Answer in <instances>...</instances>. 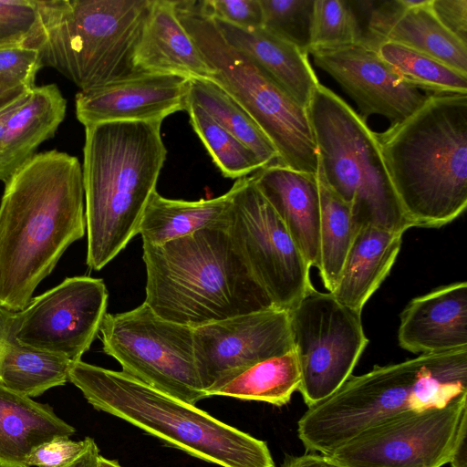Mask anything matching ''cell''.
<instances>
[{"label":"cell","mask_w":467,"mask_h":467,"mask_svg":"<svg viewBox=\"0 0 467 467\" xmlns=\"http://www.w3.org/2000/svg\"><path fill=\"white\" fill-rule=\"evenodd\" d=\"M85 233L78 158L57 150L35 154L5 182L0 202V306L23 310Z\"/></svg>","instance_id":"1"},{"label":"cell","mask_w":467,"mask_h":467,"mask_svg":"<svg viewBox=\"0 0 467 467\" xmlns=\"http://www.w3.org/2000/svg\"><path fill=\"white\" fill-rule=\"evenodd\" d=\"M161 123L111 121L85 127L86 264L92 270H101L139 234L166 160Z\"/></svg>","instance_id":"2"},{"label":"cell","mask_w":467,"mask_h":467,"mask_svg":"<svg viewBox=\"0 0 467 467\" xmlns=\"http://www.w3.org/2000/svg\"><path fill=\"white\" fill-rule=\"evenodd\" d=\"M375 136L412 227H441L467 206V95H430Z\"/></svg>","instance_id":"3"},{"label":"cell","mask_w":467,"mask_h":467,"mask_svg":"<svg viewBox=\"0 0 467 467\" xmlns=\"http://www.w3.org/2000/svg\"><path fill=\"white\" fill-rule=\"evenodd\" d=\"M142 249L144 302L164 319L196 328L275 307L227 229H202Z\"/></svg>","instance_id":"4"},{"label":"cell","mask_w":467,"mask_h":467,"mask_svg":"<svg viewBox=\"0 0 467 467\" xmlns=\"http://www.w3.org/2000/svg\"><path fill=\"white\" fill-rule=\"evenodd\" d=\"M467 395V348L420 354L350 376L297 423L308 451L328 455L367 428L400 413L443 407Z\"/></svg>","instance_id":"5"},{"label":"cell","mask_w":467,"mask_h":467,"mask_svg":"<svg viewBox=\"0 0 467 467\" xmlns=\"http://www.w3.org/2000/svg\"><path fill=\"white\" fill-rule=\"evenodd\" d=\"M68 381L94 409L221 467H275L267 443L123 371L71 362Z\"/></svg>","instance_id":"6"},{"label":"cell","mask_w":467,"mask_h":467,"mask_svg":"<svg viewBox=\"0 0 467 467\" xmlns=\"http://www.w3.org/2000/svg\"><path fill=\"white\" fill-rule=\"evenodd\" d=\"M152 0H36L43 66L88 91L139 74L134 55Z\"/></svg>","instance_id":"7"},{"label":"cell","mask_w":467,"mask_h":467,"mask_svg":"<svg viewBox=\"0 0 467 467\" xmlns=\"http://www.w3.org/2000/svg\"><path fill=\"white\" fill-rule=\"evenodd\" d=\"M318 169L349 207L356 231L374 226L403 234L412 225L396 194L375 132L342 99L318 84L307 107Z\"/></svg>","instance_id":"8"},{"label":"cell","mask_w":467,"mask_h":467,"mask_svg":"<svg viewBox=\"0 0 467 467\" xmlns=\"http://www.w3.org/2000/svg\"><path fill=\"white\" fill-rule=\"evenodd\" d=\"M179 19L213 69L211 80L227 91L255 120L275 146L279 163L317 174V149L307 109L260 66L232 47L201 1H176Z\"/></svg>","instance_id":"9"},{"label":"cell","mask_w":467,"mask_h":467,"mask_svg":"<svg viewBox=\"0 0 467 467\" xmlns=\"http://www.w3.org/2000/svg\"><path fill=\"white\" fill-rule=\"evenodd\" d=\"M193 331L159 317L145 302L130 311L107 313L99 328L103 351L124 373L192 405L206 399Z\"/></svg>","instance_id":"10"},{"label":"cell","mask_w":467,"mask_h":467,"mask_svg":"<svg viewBox=\"0 0 467 467\" xmlns=\"http://www.w3.org/2000/svg\"><path fill=\"white\" fill-rule=\"evenodd\" d=\"M288 313L301 372L297 390L311 407L330 397L351 376L368 339L361 314L330 292L312 288Z\"/></svg>","instance_id":"11"},{"label":"cell","mask_w":467,"mask_h":467,"mask_svg":"<svg viewBox=\"0 0 467 467\" xmlns=\"http://www.w3.org/2000/svg\"><path fill=\"white\" fill-rule=\"evenodd\" d=\"M227 232L273 305L291 310L312 289L310 265L253 176L234 183Z\"/></svg>","instance_id":"12"},{"label":"cell","mask_w":467,"mask_h":467,"mask_svg":"<svg viewBox=\"0 0 467 467\" xmlns=\"http://www.w3.org/2000/svg\"><path fill=\"white\" fill-rule=\"evenodd\" d=\"M465 418L467 395L443 407L405 411L384 420L327 456L342 467H441L450 461Z\"/></svg>","instance_id":"13"},{"label":"cell","mask_w":467,"mask_h":467,"mask_svg":"<svg viewBox=\"0 0 467 467\" xmlns=\"http://www.w3.org/2000/svg\"><path fill=\"white\" fill-rule=\"evenodd\" d=\"M108 298L102 279L67 277L16 312V338L35 350L79 361L99 333Z\"/></svg>","instance_id":"14"},{"label":"cell","mask_w":467,"mask_h":467,"mask_svg":"<svg viewBox=\"0 0 467 467\" xmlns=\"http://www.w3.org/2000/svg\"><path fill=\"white\" fill-rule=\"evenodd\" d=\"M193 346L205 392L258 362L293 350L289 313L271 307L202 325L194 328Z\"/></svg>","instance_id":"15"},{"label":"cell","mask_w":467,"mask_h":467,"mask_svg":"<svg viewBox=\"0 0 467 467\" xmlns=\"http://www.w3.org/2000/svg\"><path fill=\"white\" fill-rule=\"evenodd\" d=\"M315 64L330 75L356 102L366 121L373 114L387 118L390 125L401 122L417 111L430 95L408 85L363 43L313 48Z\"/></svg>","instance_id":"16"},{"label":"cell","mask_w":467,"mask_h":467,"mask_svg":"<svg viewBox=\"0 0 467 467\" xmlns=\"http://www.w3.org/2000/svg\"><path fill=\"white\" fill-rule=\"evenodd\" d=\"M189 82L177 75L139 73L78 92L76 116L84 127L111 121L163 120L185 110Z\"/></svg>","instance_id":"17"},{"label":"cell","mask_w":467,"mask_h":467,"mask_svg":"<svg viewBox=\"0 0 467 467\" xmlns=\"http://www.w3.org/2000/svg\"><path fill=\"white\" fill-rule=\"evenodd\" d=\"M430 2H371L362 43L373 49L381 42L400 44L467 74V45L441 25Z\"/></svg>","instance_id":"18"},{"label":"cell","mask_w":467,"mask_h":467,"mask_svg":"<svg viewBox=\"0 0 467 467\" xmlns=\"http://www.w3.org/2000/svg\"><path fill=\"white\" fill-rule=\"evenodd\" d=\"M398 341L405 350L420 354L467 348V283L410 300L400 315Z\"/></svg>","instance_id":"19"},{"label":"cell","mask_w":467,"mask_h":467,"mask_svg":"<svg viewBox=\"0 0 467 467\" xmlns=\"http://www.w3.org/2000/svg\"><path fill=\"white\" fill-rule=\"evenodd\" d=\"M253 179L309 265L317 268L321 204L317 174L275 162L257 171Z\"/></svg>","instance_id":"20"},{"label":"cell","mask_w":467,"mask_h":467,"mask_svg":"<svg viewBox=\"0 0 467 467\" xmlns=\"http://www.w3.org/2000/svg\"><path fill=\"white\" fill-rule=\"evenodd\" d=\"M139 73L177 75L189 79H212L192 37L182 25L176 1L152 0L134 55Z\"/></svg>","instance_id":"21"},{"label":"cell","mask_w":467,"mask_h":467,"mask_svg":"<svg viewBox=\"0 0 467 467\" xmlns=\"http://www.w3.org/2000/svg\"><path fill=\"white\" fill-rule=\"evenodd\" d=\"M213 20L232 47L252 58L301 106L307 109L319 84L307 58L308 54L264 27L244 29Z\"/></svg>","instance_id":"22"},{"label":"cell","mask_w":467,"mask_h":467,"mask_svg":"<svg viewBox=\"0 0 467 467\" xmlns=\"http://www.w3.org/2000/svg\"><path fill=\"white\" fill-rule=\"evenodd\" d=\"M74 433L75 428L50 406L0 384V467H28L27 459L37 447Z\"/></svg>","instance_id":"23"},{"label":"cell","mask_w":467,"mask_h":467,"mask_svg":"<svg viewBox=\"0 0 467 467\" xmlns=\"http://www.w3.org/2000/svg\"><path fill=\"white\" fill-rule=\"evenodd\" d=\"M401 233L364 226L355 233L340 275L331 294L360 313L390 272L402 243Z\"/></svg>","instance_id":"24"},{"label":"cell","mask_w":467,"mask_h":467,"mask_svg":"<svg viewBox=\"0 0 467 467\" xmlns=\"http://www.w3.org/2000/svg\"><path fill=\"white\" fill-rule=\"evenodd\" d=\"M67 100L56 84L35 87L7 120L0 143V181L7 180L52 138L63 121Z\"/></svg>","instance_id":"25"},{"label":"cell","mask_w":467,"mask_h":467,"mask_svg":"<svg viewBox=\"0 0 467 467\" xmlns=\"http://www.w3.org/2000/svg\"><path fill=\"white\" fill-rule=\"evenodd\" d=\"M234 188L199 201L168 199L155 191L144 210L139 234L142 244L161 245L207 228L227 229Z\"/></svg>","instance_id":"26"},{"label":"cell","mask_w":467,"mask_h":467,"mask_svg":"<svg viewBox=\"0 0 467 467\" xmlns=\"http://www.w3.org/2000/svg\"><path fill=\"white\" fill-rule=\"evenodd\" d=\"M15 314L0 306V384L30 398L65 385L71 362L21 344Z\"/></svg>","instance_id":"27"},{"label":"cell","mask_w":467,"mask_h":467,"mask_svg":"<svg viewBox=\"0 0 467 467\" xmlns=\"http://www.w3.org/2000/svg\"><path fill=\"white\" fill-rule=\"evenodd\" d=\"M301 372L294 350L275 356L244 369L205 391L212 396L232 397L283 406L298 389Z\"/></svg>","instance_id":"28"},{"label":"cell","mask_w":467,"mask_h":467,"mask_svg":"<svg viewBox=\"0 0 467 467\" xmlns=\"http://www.w3.org/2000/svg\"><path fill=\"white\" fill-rule=\"evenodd\" d=\"M188 99L200 106L222 128L250 148L265 167L278 161L275 146L255 120L216 82L190 79Z\"/></svg>","instance_id":"29"},{"label":"cell","mask_w":467,"mask_h":467,"mask_svg":"<svg viewBox=\"0 0 467 467\" xmlns=\"http://www.w3.org/2000/svg\"><path fill=\"white\" fill-rule=\"evenodd\" d=\"M375 50L402 81L427 95H467V74L424 53L392 42Z\"/></svg>","instance_id":"30"},{"label":"cell","mask_w":467,"mask_h":467,"mask_svg":"<svg viewBox=\"0 0 467 467\" xmlns=\"http://www.w3.org/2000/svg\"><path fill=\"white\" fill-rule=\"evenodd\" d=\"M320 192L319 262L317 270L325 287L332 292L352 244L356 228L350 207L317 172Z\"/></svg>","instance_id":"31"},{"label":"cell","mask_w":467,"mask_h":467,"mask_svg":"<svg viewBox=\"0 0 467 467\" xmlns=\"http://www.w3.org/2000/svg\"><path fill=\"white\" fill-rule=\"evenodd\" d=\"M190 123L223 175L241 179L264 168L256 154L222 128L200 106L188 99Z\"/></svg>","instance_id":"32"},{"label":"cell","mask_w":467,"mask_h":467,"mask_svg":"<svg viewBox=\"0 0 467 467\" xmlns=\"http://www.w3.org/2000/svg\"><path fill=\"white\" fill-rule=\"evenodd\" d=\"M362 40L363 27L352 2L315 0L309 50L346 47Z\"/></svg>","instance_id":"33"},{"label":"cell","mask_w":467,"mask_h":467,"mask_svg":"<svg viewBox=\"0 0 467 467\" xmlns=\"http://www.w3.org/2000/svg\"><path fill=\"white\" fill-rule=\"evenodd\" d=\"M315 0H260L263 27L308 54Z\"/></svg>","instance_id":"34"},{"label":"cell","mask_w":467,"mask_h":467,"mask_svg":"<svg viewBox=\"0 0 467 467\" xmlns=\"http://www.w3.org/2000/svg\"><path fill=\"white\" fill-rule=\"evenodd\" d=\"M43 67L36 48L17 46L0 48V99H15L31 91Z\"/></svg>","instance_id":"35"},{"label":"cell","mask_w":467,"mask_h":467,"mask_svg":"<svg viewBox=\"0 0 467 467\" xmlns=\"http://www.w3.org/2000/svg\"><path fill=\"white\" fill-rule=\"evenodd\" d=\"M40 36L36 0H0V48H36Z\"/></svg>","instance_id":"36"},{"label":"cell","mask_w":467,"mask_h":467,"mask_svg":"<svg viewBox=\"0 0 467 467\" xmlns=\"http://www.w3.org/2000/svg\"><path fill=\"white\" fill-rule=\"evenodd\" d=\"M201 5L215 20L244 29L263 27L260 0H203Z\"/></svg>","instance_id":"37"},{"label":"cell","mask_w":467,"mask_h":467,"mask_svg":"<svg viewBox=\"0 0 467 467\" xmlns=\"http://www.w3.org/2000/svg\"><path fill=\"white\" fill-rule=\"evenodd\" d=\"M90 437L72 441L57 437L37 447L28 457V467H61L77 459L88 447Z\"/></svg>","instance_id":"38"},{"label":"cell","mask_w":467,"mask_h":467,"mask_svg":"<svg viewBox=\"0 0 467 467\" xmlns=\"http://www.w3.org/2000/svg\"><path fill=\"white\" fill-rule=\"evenodd\" d=\"M430 7L441 25L467 45V0H431Z\"/></svg>","instance_id":"39"},{"label":"cell","mask_w":467,"mask_h":467,"mask_svg":"<svg viewBox=\"0 0 467 467\" xmlns=\"http://www.w3.org/2000/svg\"><path fill=\"white\" fill-rule=\"evenodd\" d=\"M282 467H342L327 455L309 451L301 456H293L285 459Z\"/></svg>","instance_id":"40"},{"label":"cell","mask_w":467,"mask_h":467,"mask_svg":"<svg viewBox=\"0 0 467 467\" xmlns=\"http://www.w3.org/2000/svg\"><path fill=\"white\" fill-rule=\"evenodd\" d=\"M467 418L463 419L449 462L451 467H467Z\"/></svg>","instance_id":"41"},{"label":"cell","mask_w":467,"mask_h":467,"mask_svg":"<svg viewBox=\"0 0 467 467\" xmlns=\"http://www.w3.org/2000/svg\"><path fill=\"white\" fill-rule=\"evenodd\" d=\"M99 450L95 441L90 438L85 451L71 462L61 467H98Z\"/></svg>","instance_id":"42"},{"label":"cell","mask_w":467,"mask_h":467,"mask_svg":"<svg viewBox=\"0 0 467 467\" xmlns=\"http://www.w3.org/2000/svg\"><path fill=\"white\" fill-rule=\"evenodd\" d=\"M29 93L30 91L16 98L0 109V143L5 133L7 120L11 115L26 100Z\"/></svg>","instance_id":"43"},{"label":"cell","mask_w":467,"mask_h":467,"mask_svg":"<svg viewBox=\"0 0 467 467\" xmlns=\"http://www.w3.org/2000/svg\"><path fill=\"white\" fill-rule=\"evenodd\" d=\"M98 467H122L117 461L99 456Z\"/></svg>","instance_id":"44"},{"label":"cell","mask_w":467,"mask_h":467,"mask_svg":"<svg viewBox=\"0 0 467 467\" xmlns=\"http://www.w3.org/2000/svg\"><path fill=\"white\" fill-rule=\"evenodd\" d=\"M16 99V98H15ZM15 99H0V109Z\"/></svg>","instance_id":"45"}]
</instances>
